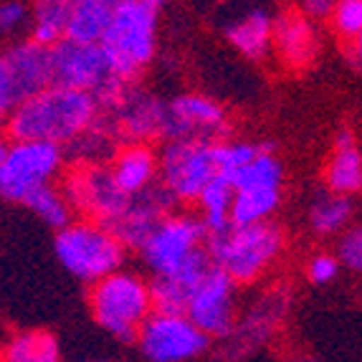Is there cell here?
<instances>
[{
  "instance_id": "6da1fadb",
  "label": "cell",
  "mask_w": 362,
  "mask_h": 362,
  "mask_svg": "<svg viewBox=\"0 0 362 362\" xmlns=\"http://www.w3.org/2000/svg\"><path fill=\"white\" fill-rule=\"evenodd\" d=\"M99 102L91 94L49 86L13 109L6 132L13 142H49L64 147L89 132L99 122Z\"/></svg>"
},
{
  "instance_id": "7a4b0ae2",
  "label": "cell",
  "mask_w": 362,
  "mask_h": 362,
  "mask_svg": "<svg viewBox=\"0 0 362 362\" xmlns=\"http://www.w3.org/2000/svg\"><path fill=\"white\" fill-rule=\"evenodd\" d=\"M160 0H117L109 28L102 38L109 71L122 84H132L157 54Z\"/></svg>"
},
{
  "instance_id": "3957f363",
  "label": "cell",
  "mask_w": 362,
  "mask_h": 362,
  "mask_svg": "<svg viewBox=\"0 0 362 362\" xmlns=\"http://www.w3.org/2000/svg\"><path fill=\"white\" fill-rule=\"evenodd\" d=\"M286 238L284 230L274 221L259 226H228L221 233L208 235L206 251L213 266L238 284H251L264 276L269 269L284 254Z\"/></svg>"
},
{
  "instance_id": "277c9868",
  "label": "cell",
  "mask_w": 362,
  "mask_h": 362,
  "mask_svg": "<svg viewBox=\"0 0 362 362\" xmlns=\"http://www.w3.org/2000/svg\"><path fill=\"white\" fill-rule=\"evenodd\" d=\"M91 317L104 332L119 342H134L139 327L155 312L150 294V279L119 269L89 289Z\"/></svg>"
},
{
  "instance_id": "5b68a950",
  "label": "cell",
  "mask_w": 362,
  "mask_h": 362,
  "mask_svg": "<svg viewBox=\"0 0 362 362\" xmlns=\"http://www.w3.org/2000/svg\"><path fill=\"white\" fill-rule=\"evenodd\" d=\"M54 254L74 279L97 284L109 274L124 269L127 248L112 233V228L81 218L56 230Z\"/></svg>"
},
{
  "instance_id": "8992f818",
  "label": "cell",
  "mask_w": 362,
  "mask_h": 362,
  "mask_svg": "<svg viewBox=\"0 0 362 362\" xmlns=\"http://www.w3.org/2000/svg\"><path fill=\"white\" fill-rule=\"evenodd\" d=\"M223 142L177 139L160 152V185L175 203H198L200 193L216 177H223Z\"/></svg>"
},
{
  "instance_id": "52a82bcc",
  "label": "cell",
  "mask_w": 362,
  "mask_h": 362,
  "mask_svg": "<svg viewBox=\"0 0 362 362\" xmlns=\"http://www.w3.org/2000/svg\"><path fill=\"white\" fill-rule=\"evenodd\" d=\"M51 66H54V86L91 94L99 102V109H112L129 86L112 76L102 46L74 43L64 38L59 46L51 49Z\"/></svg>"
},
{
  "instance_id": "ba28073f",
  "label": "cell",
  "mask_w": 362,
  "mask_h": 362,
  "mask_svg": "<svg viewBox=\"0 0 362 362\" xmlns=\"http://www.w3.org/2000/svg\"><path fill=\"white\" fill-rule=\"evenodd\" d=\"M206 243L208 230L200 223L198 213L173 211L150 230L137 251L152 276H165L206 248Z\"/></svg>"
},
{
  "instance_id": "9c48e42d",
  "label": "cell",
  "mask_w": 362,
  "mask_h": 362,
  "mask_svg": "<svg viewBox=\"0 0 362 362\" xmlns=\"http://www.w3.org/2000/svg\"><path fill=\"white\" fill-rule=\"evenodd\" d=\"M64 168V147L49 142H11L0 168V195L11 203H25L41 187L54 185Z\"/></svg>"
},
{
  "instance_id": "30bf717a",
  "label": "cell",
  "mask_w": 362,
  "mask_h": 362,
  "mask_svg": "<svg viewBox=\"0 0 362 362\" xmlns=\"http://www.w3.org/2000/svg\"><path fill=\"white\" fill-rule=\"evenodd\" d=\"M134 342L147 362H193L206 355L213 339L185 314L152 312L150 320L139 327Z\"/></svg>"
},
{
  "instance_id": "8fae6325",
  "label": "cell",
  "mask_w": 362,
  "mask_h": 362,
  "mask_svg": "<svg viewBox=\"0 0 362 362\" xmlns=\"http://www.w3.org/2000/svg\"><path fill=\"white\" fill-rule=\"evenodd\" d=\"M61 193L66 195L71 211L84 213L89 216L86 221L102 223L107 228H112L132 203V198L117 187L107 165H78L64 180Z\"/></svg>"
},
{
  "instance_id": "7c38bea8",
  "label": "cell",
  "mask_w": 362,
  "mask_h": 362,
  "mask_svg": "<svg viewBox=\"0 0 362 362\" xmlns=\"http://www.w3.org/2000/svg\"><path fill=\"white\" fill-rule=\"evenodd\" d=\"M228 127V112L218 99L200 91H182L168 102L163 139L165 142H177V139L223 142Z\"/></svg>"
},
{
  "instance_id": "4fadbf2b",
  "label": "cell",
  "mask_w": 362,
  "mask_h": 362,
  "mask_svg": "<svg viewBox=\"0 0 362 362\" xmlns=\"http://www.w3.org/2000/svg\"><path fill=\"white\" fill-rule=\"evenodd\" d=\"M185 317L211 339H226L235 329V284L213 266L195 286L185 307Z\"/></svg>"
},
{
  "instance_id": "5bb4252c",
  "label": "cell",
  "mask_w": 362,
  "mask_h": 362,
  "mask_svg": "<svg viewBox=\"0 0 362 362\" xmlns=\"http://www.w3.org/2000/svg\"><path fill=\"white\" fill-rule=\"evenodd\" d=\"M112 112H115L117 134L122 139H129V145H147L150 139H163L168 102L150 91H137L127 86Z\"/></svg>"
},
{
  "instance_id": "9a60e30c",
  "label": "cell",
  "mask_w": 362,
  "mask_h": 362,
  "mask_svg": "<svg viewBox=\"0 0 362 362\" xmlns=\"http://www.w3.org/2000/svg\"><path fill=\"white\" fill-rule=\"evenodd\" d=\"M320 51V30L317 23L304 16L299 8H284L274 16L272 54L289 71H304L312 66Z\"/></svg>"
},
{
  "instance_id": "2e32d148",
  "label": "cell",
  "mask_w": 362,
  "mask_h": 362,
  "mask_svg": "<svg viewBox=\"0 0 362 362\" xmlns=\"http://www.w3.org/2000/svg\"><path fill=\"white\" fill-rule=\"evenodd\" d=\"M213 269V261L208 256L206 248H200L198 254L190 256L180 269L165 276H152L150 279V294H152V307L155 312L165 314H185V307L193 296L195 286L208 276Z\"/></svg>"
},
{
  "instance_id": "e0dca14e",
  "label": "cell",
  "mask_w": 362,
  "mask_h": 362,
  "mask_svg": "<svg viewBox=\"0 0 362 362\" xmlns=\"http://www.w3.org/2000/svg\"><path fill=\"white\" fill-rule=\"evenodd\" d=\"M173 208H175V200L170 198V193L163 185H155L137 198H132L127 213L112 226V233L124 243V248H139L150 235V230L165 216L173 213Z\"/></svg>"
},
{
  "instance_id": "ac0fdd59",
  "label": "cell",
  "mask_w": 362,
  "mask_h": 362,
  "mask_svg": "<svg viewBox=\"0 0 362 362\" xmlns=\"http://www.w3.org/2000/svg\"><path fill=\"white\" fill-rule=\"evenodd\" d=\"M6 66L13 76V84L18 91L21 102L38 94V91L54 86V66H51V49H43L38 43L21 41L11 51L3 54Z\"/></svg>"
},
{
  "instance_id": "d6986e66",
  "label": "cell",
  "mask_w": 362,
  "mask_h": 362,
  "mask_svg": "<svg viewBox=\"0 0 362 362\" xmlns=\"http://www.w3.org/2000/svg\"><path fill=\"white\" fill-rule=\"evenodd\" d=\"M223 36L243 59H269L274 38V13L269 8H246L243 13L226 21Z\"/></svg>"
},
{
  "instance_id": "ffe728a7",
  "label": "cell",
  "mask_w": 362,
  "mask_h": 362,
  "mask_svg": "<svg viewBox=\"0 0 362 362\" xmlns=\"http://www.w3.org/2000/svg\"><path fill=\"white\" fill-rule=\"evenodd\" d=\"M109 173H112L122 193L129 195V198H137V195L157 185L160 157L150 145H124L122 150L115 152Z\"/></svg>"
},
{
  "instance_id": "44dd1931",
  "label": "cell",
  "mask_w": 362,
  "mask_h": 362,
  "mask_svg": "<svg viewBox=\"0 0 362 362\" xmlns=\"http://www.w3.org/2000/svg\"><path fill=\"white\" fill-rule=\"evenodd\" d=\"M325 185L327 193L344 198H352L362 190V150L350 127H342L334 134L332 157L325 165Z\"/></svg>"
},
{
  "instance_id": "7402d4cb",
  "label": "cell",
  "mask_w": 362,
  "mask_h": 362,
  "mask_svg": "<svg viewBox=\"0 0 362 362\" xmlns=\"http://www.w3.org/2000/svg\"><path fill=\"white\" fill-rule=\"evenodd\" d=\"M117 0H74L69 13L66 41L99 46L109 28Z\"/></svg>"
},
{
  "instance_id": "603a6c76",
  "label": "cell",
  "mask_w": 362,
  "mask_h": 362,
  "mask_svg": "<svg viewBox=\"0 0 362 362\" xmlns=\"http://www.w3.org/2000/svg\"><path fill=\"white\" fill-rule=\"evenodd\" d=\"M281 206V190L279 187H251V190H233V208H230V226L269 223L274 213Z\"/></svg>"
},
{
  "instance_id": "cb8c5ba5",
  "label": "cell",
  "mask_w": 362,
  "mask_h": 362,
  "mask_svg": "<svg viewBox=\"0 0 362 362\" xmlns=\"http://www.w3.org/2000/svg\"><path fill=\"white\" fill-rule=\"evenodd\" d=\"M69 13H71L69 0H43L30 6V41L43 49L59 46L66 38Z\"/></svg>"
},
{
  "instance_id": "d4e9b609",
  "label": "cell",
  "mask_w": 362,
  "mask_h": 362,
  "mask_svg": "<svg viewBox=\"0 0 362 362\" xmlns=\"http://www.w3.org/2000/svg\"><path fill=\"white\" fill-rule=\"evenodd\" d=\"M0 362H61V344L46 329H25L8 339Z\"/></svg>"
},
{
  "instance_id": "484cf974",
  "label": "cell",
  "mask_w": 362,
  "mask_h": 362,
  "mask_svg": "<svg viewBox=\"0 0 362 362\" xmlns=\"http://www.w3.org/2000/svg\"><path fill=\"white\" fill-rule=\"evenodd\" d=\"M355 216V203L352 198L334 193L317 195L312 206H309V228L322 238L329 235H342L350 228V221Z\"/></svg>"
},
{
  "instance_id": "4316f807",
  "label": "cell",
  "mask_w": 362,
  "mask_h": 362,
  "mask_svg": "<svg viewBox=\"0 0 362 362\" xmlns=\"http://www.w3.org/2000/svg\"><path fill=\"white\" fill-rule=\"evenodd\" d=\"M198 218L206 226L208 235L221 233L230 226V208H233V182L216 177L198 198Z\"/></svg>"
},
{
  "instance_id": "83f0119b",
  "label": "cell",
  "mask_w": 362,
  "mask_h": 362,
  "mask_svg": "<svg viewBox=\"0 0 362 362\" xmlns=\"http://www.w3.org/2000/svg\"><path fill=\"white\" fill-rule=\"evenodd\" d=\"M233 190H251V187H284V163L266 142L264 150L251 160L243 170L233 175Z\"/></svg>"
},
{
  "instance_id": "f1b7e54d",
  "label": "cell",
  "mask_w": 362,
  "mask_h": 362,
  "mask_svg": "<svg viewBox=\"0 0 362 362\" xmlns=\"http://www.w3.org/2000/svg\"><path fill=\"white\" fill-rule=\"evenodd\" d=\"M23 206L30 208V211L41 218L43 223L51 226L54 230L66 228V226L71 223V218H74V211H71V206H69L66 195L61 193L56 185L41 187L38 193H33L28 200H25Z\"/></svg>"
},
{
  "instance_id": "f546056e",
  "label": "cell",
  "mask_w": 362,
  "mask_h": 362,
  "mask_svg": "<svg viewBox=\"0 0 362 362\" xmlns=\"http://www.w3.org/2000/svg\"><path fill=\"white\" fill-rule=\"evenodd\" d=\"M332 28L350 43L362 33V0H337L332 11Z\"/></svg>"
},
{
  "instance_id": "4dcf8cb0",
  "label": "cell",
  "mask_w": 362,
  "mask_h": 362,
  "mask_svg": "<svg viewBox=\"0 0 362 362\" xmlns=\"http://www.w3.org/2000/svg\"><path fill=\"white\" fill-rule=\"evenodd\" d=\"M337 261L347 272L362 276V223H355L339 235L337 246Z\"/></svg>"
},
{
  "instance_id": "1f68e13d",
  "label": "cell",
  "mask_w": 362,
  "mask_h": 362,
  "mask_svg": "<svg viewBox=\"0 0 362 362\" xmlns=\"http://www.w3.org/2000/svg\"><path fill=\"white\" fill-rule=\"evenodd\" d=\"M30 28V6L11 0L0 3V36H16L21 30Z\"/></svg>"
},
{
  "instance_id": "d6a6232c",
  "label": "cell",
  "mask_w": 362,
  "mask_h": 362,
  "mask_svg": "<svg viewBox=\"0 0 362 362\" xmlns=\"http://www.w3.org/2000/svg\"><path fill=\"white\" fill-rule=\"evenodd\" d=\"M339 269H342V266H339L337 256L327 254V251H320V254H314L312 259H309L307 279L314 286H327L339 276Z\"/></svg>"
},
{
  "instance_id": "836d02e7",
  "label": "cell",
  "mask_w": 362,
  "mask_h": 362,
  "mask_svg": "<svg viewBox=\"0 0 362 362\" xmlns=\"http://www.w3.org/2000/svg\"><path fill=\"white\" fill-rule=\"evenodd\" d=\"M21 104L18 91H16V84H13V76L6 66V59L0 56V132L6 129L8 117L11 112Z\"/></svg>"
},
{
  "instance_id": "e575fe53",
  "label": "cell",
  "mask_w": 362,
  "mask_h": 362,
  "mask_svg": "<svg viewBox=\"0 0 362 362\" xmlns=\"http://www.w3.org/2000/svg\"><path fill=\"white\" fill-rule=\"evenodd\" d=\"M296 8H299V11H302L312 23H320V21L332 18L334 3L332 0H304V3H299Z\"/></svg>"
},
{
  "instance_id": "d590c367",
  "label": "cell",
  "mask_w": 362,
  "mask_h": 362,
  "mask_svg": "<svg viewBox=\"0 0 362 362\" xmlns=\"http://www.w3.org/2000/svg\"><path fill=\"white\" fill-rule=\"evenodd\" d=\"M347 59H350L352 69L362 74V33L355 41H350V46H347Z\"/></svg>"
},
{
  "instance_id": "8d00e7d4",
  "label": "cell",
  "mask_w": 362,
  "mask_h": 362,
  "mask_svg": "<svg viewBox=\"0 0 362 362\" xmlns=\"http://www.w3.org/2000/svg\"><path fill=\"white\" fill-rule=\"evenodd\" d=\"M6 152H8V142H6V139H0V168H3V160H6Z\"/></svg>"
},
{
  "instance_id": "74e56055",
  "label": "cell",
  "mask_w": 362,
  "mask_h": 362,
  "mask_svg": "<svg viewBox=\"0 0 362 362\" xmlns=\"http://www.w3.org/2000/svg\"><path fill=\"white\" fill-rule=\"evenodd\" d=\"M69 362H107V360H102V357H81V360H69Z\"/></svg>"
},
{
  "instance_id": "f35d334b",
  "label": "cell",
  "mask_w": 362,
  "mask_h": 362,
  "mask_svg": "<svg viewBox=\"0 0 362 362\" xmlns=\"http://www.w3.org/2000/svg\"><path fill=\"white\" fill-rule=\"evenodd\" d=\"M291 362H320V360H314V357H307V355H302V357H294Z\"/></svg>"
}]
</instances>
